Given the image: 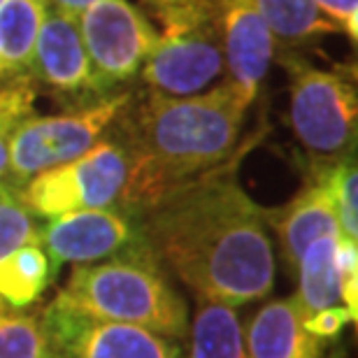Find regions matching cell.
<instances>
[{"mask_svg": "<svg viewBox=\"0 0 358 358\" xmlns=\"http://www.w3.org/2000/svg\"><path fill=\"white\" fill-rule=\"evenodd\" d=\"M238 163L235 154L135 217L161 266L196 296L233 307L268 298L277 272L266 207L240 186Z\"/></svg>", "mask_w": 358, "mask_h": 358, "instance_id": "6da1fadb", "label": "cell"}, {"mask_svg": "<svg viewBox=\"0 0 358 358\" xmlns=\"http://www.w3.org/2000/svg\"><path fill=\"white\" fill-rule=\"evenodd\" d=\"M249 105L228 80L193 96L149 91L135 105L128 100L117 117V140L128 154L119 210L138 217L170 191L231 161Z\"/></svg>", "mask_w": 358, "mask_h": 358, "instance_id": "7a4b0ae2", "label": "cell"}, {"mask_svg": "<svg viewBox=\"0 0 358 358\" xmlns=\"http://www.w3.org/2000/svg\"><path fill=\"white\" fill-rule=\"evenodd\" d=\"M54 303L91 319L147 328L175 342L189 333L184 298L149 247L91 266H75Z\"/></svg>", "mask_w": 358, "mask_h": 358, "instance_id": "3957f363", "label": "cell"}, {"mask_svg": "<svg viewBox=\"0 0 358 358\" xmlns=\"http://www.w3.org/2000/svg\"><path fill=\"white\" fill-rule=\"evenodd\" d=\"M159 38L140 70L142 82L166 96H193L224 70L219 0H140Z\"/></svg>", "mask_w": 358, "mask_h": 358, "instance_id": "277c9868", "label": "cell"}, {"mask_svg": "<svg viewBox=\"0 0 358 358\" xmlns=\"http://www.w3.org/2000/svg\"><path fill=\"white\" fill-rule=\"evenodd\" d=\"M279 63L289 75V121L312 159L335 161L356 154V68H319L286 52Z\"/></svg>", "mask_w": 358, "mask_h": 358, "instance_id": "5b68a950", "label": "cell"}, {"mask_svg": "<svg viewBox=\"0 0 358 358\" xmlns=\"http://www.w3.org/2000/svg\"><path fill=\"white\" fill-rule=\"evenodd\" d=\"M131 93H114L82 110L52 117H28L12 133L5 184L19 191L35 175L80 159L114 126Z\"/></svg>", "mask_w": 358, "mask_h": 358, "instance_id": "8992f818", "label": "cell"}, {"mask_svg": "<svg viewBox=\"0 0 358 358\" xmlns=\"http://www.w3.org/2000/svg\"><path fill=\"white\" fill-rule=\"evenodd\" d=\"M128 179V154L117 138L96 142L80 159L35 175L17 191L33 217L119 207Z\"/></svg>", "mask_w": 358, "mask_h": 358, "instance_id": "52a82bcc", "label": "cell"}, {"mask_svg": "<svg viewBox=\"0 0 358 358\" xmlns=\"http://www.w3.org/2000/svg\"><path fill=\"white\" fill-rule=\"evenodd\" d=\"M77 26L103 98L140 75L159 38L154 21L128 0H98L77 14Z\"/></svg>", "mask_w": 358, "mask_h": 358, "instance_id": "ba28073f", "label": "cell"}, {"mask_svg": "<svg viewBox=\"0 0 358 358\" xmlns=\"http://www.w3.org/2000/svg\"><path fill=\"white\" fill-rule=\"evenodd\" d=\"M56 358H186L175 340L147 328L91 319L52 303L40 317Z\"/></svg>", "mask_w": 358, "mask_h": 358, "instance_id": "9c48e42d", "label": "cell"}, {"mask_svg": "<svg viewBox=\"0 0 358 358\" xmlns=\"http://www.w3.org/2000/svg\"><path fill=\"white\" fill-rule=\"evenodd\" d=\"M40 247L52 263V272H56L66 263L91 266L138 252L147 247V242L133 214L119 207H103L75 210L47 219L40 231Z\"/></svg>", "mask_w": 358, "mask_h": 358, "instance_id": "30bf717a", "label": "cell"}, {"mask_svg": "<svg viewBox=\"0 0 358 358\" xmlns=\"http://www.w3.org/2000/svg\"><path fill=\"white\" fill-rule=\"evenodd\" d=\"M31 80L54 89L59 96L103 100L93 75L87 47L82 42L77 17L47 10L33 49Z\"/></svg>", "mask_w": 358, "mask_h": 358, "instance_id": "8fae6325", "label": "cell"}, {"mask_svg": "<svg viewBox=\"0 0 358 358\" xmlns=\"http://www.w3.org/2000/svg\"><path fill=\"white\" fill-rule=\"evenodd\" d=\"M219 17L228 82L254 103L275 56V38L256 0H219Z\"/></svg>", "mask_w": 358, "mask_h": 358, "instance_id": "7c38bea8", "label": "cell"}, {"mask_svg": "<svg viewBox=\"0 0 358 358\" xmlns=\"http://www.w3.org/2000/svg\"><path fill=\"white\" fill-rule=\"evenodd\" d=\"M268 228L277 233L279 247L289 266H296L303 252L319 238H342L335 203L319 161L310 156L307 166V182L298 196L279 210H266Z\"/></svg>", "mask_w": 358, "mask_h": 358, "instance_id": "4fadbf2b", "label": "cell"}, {"mask_svg": "<svg viewBox=\"0 0 358 358\" xmlns=\"http://www.w3.org/2000/svg\"><path fill=\"white\" fill-rule=\"evenodd\" d=\"M303 310L296 296L270 300L245 328L247 358H342L305 331Z\"/></svg>", "mask_w": 358, "mask_h": 358, "instance_id": "5bb4252c", "label": "cell"}, {"mask_svg": "<svg viewBox=\"0 0 358 358\" xmlns=\"http://www.w3.org/2000/svg\"><path fill=\"white\" fill-rule=\"evenodd\" d=\"M186 358H247L245 326L233 305L196 296Z\"/></svg>", "mask_w": 358, "mask_h": 358, "instance_id": "9a60e30c", "label": "cell"}, {"mask_svg": "<svg viewBox=\"0 0 358 358\" xmlns=\"http://www.w3.org/2000/svg\"><path fill=\"white\" fill-rule=\"evenodd\" d=\"M47 0H5L0 5V75L3 82L31 77L33 49Z\"/></svg>", "mask_w": 358, "mask_h": 358, "instance_id": "2e32d148", "label": "cell"}, {"mask_svg": "<svg viewBox=\"0 0 358 358\" xmlns=\"http://www.w3.org/2000/svg\"><path fill=\"white\" fill-rule=\"evenodd\" d=\"M338 240L319 238L305 249L298 259V293L296 300L303 310V317H312L326 307L338 305L340 279H338Z\"/></svg>", "mask_w": 358, "mask_h": 358, "instance_id": "e0dca14e", "label": "cell"}, {"mask_svg": "<svg viewBox=\"0 0 358 358\" xmlns=\"http://www.w3.org/2000/svg\"><path fill=\"white\" fill-rule=\"evenodd\" d=\"M52 263L38 245L21 247L0 259V300L12 310L38 303L52 284Z\"/></svg>", "mask_w": 358, "mask_h": 358, "instance_id": "ac0fdd59", "label": "cell"}, {"mask_svg": "<svg viewBox=\"0 0 358 358\" xmlns=\"http://www.w3.org/2000/svg\"><path fill=\"white\" fill-rule=\"evenodd\" d=\"M256 3L272 38L286 49L303 47L324 35L340 33L338 26L326 19L312 0H256Z\"/></svg>", "mask_w": 358, "mask_h": 358, "instance_id": "d6986e66", "label": "cell"}, {"mask_svg": "<svg viewBox=\"0 0 358 358\" xmlns=\"http://www.w3.org/2000/svg\"><path fill=\"white\" fill-rule=\"evenodd\" d=\"M321 175L331 189L335 214H338L340 235L347 240L358 242V170L356 154L342 156L335 161L317 159Z\"/></svg>", "mask_w": 358, "mask_h": 358, "instance_id": "ffe728a7", "label": "cell"}, {"mask_svg": "<svg viewBox=\"0 0 358 358\" xmlns=\"http://www.w3.org/2000/svg\"><path fill=\"white\" fill-rule=\"evenodd\" d=\"M0 358H52L38 314L12 310L0 300Z\"/></svg>", "mask_w": 358, "mask_h": 358, "instance_id": "44dd1931", "label": "cell"}, {"mask_svg": "<svg viewBox=\"0 0 358 358\" xmlns=\"http://www.w3.org/2000/svg\"><path fill=\"white\" fill-rule=\"evenodd\" d=\"M40 231L42 228L21 203L19 193L0 184V259L21 247H40Z\"/></svg>", "mask_w": 358, "mask_h": 358, "instance_id": "7402d4cb", "label": "cell"}, {"mask_svg": "<svg viewBox=\"0 0 358 358\" xmlns=\"http://www.w3.org/2000/svg\"><path fill=\"white\" fill-rule=\"evenodd\" d=\"M35 114V89L31 77L0 84V182L7 177V149L21 121Z\"/></svg>", "mask_w": 358, "mask_h": 358, "instance_id": "603a6c76", "label": "cell"}, {"mask_svg": "<svg viewBox=\"0 0 358 358\" xmlns=\"http://www.w3.org/2000/svg\"><path fill=\"white\" fill-rule=\"evenodd\" d=\"M338 279L340 300L358 319V242L340 238L338 240Z\"/></svg>", "mask_w": 358, "mask_h": 358, "instance_id": "cb8c5ba5", "label": "cell"}, {"mask_svg": "<svg viewBox=\"0 0 358 358\" xmlns=\"http://www.w3.org/2000/svg\"><path fill=\"white\" fill-rule=\"evenodd\" d=\"M349 324H356V317L347 310L345 305L342 307H338V305L326 307V310L312 314V317H307L303 321L307 333L314 335V338H319L321 342H328V345L338 342L342 338V333L347 331Z\"/></svg>", "mask_w": 358, "mask_h": 358, "instance_id": "d4e9b609", "label": "cell"}, {"mask_svg": "<svg viewBox=\"0 0 358 358\" xmlns=\"http://www.w3.org/2000/svg\"><path fill=\"white\" fill-rule=\"evenodd\" d=\"M317 10L338 26L340 33L358 38V0H312Z\"/></svg>", "mask_w": 358, "mask_h": 358, "instance_id": "484cf974", "label": "cell"}, {"mask_svg": "<svg viewBox=\"0 0 358 358\" xmlns=\"http://www.w3.org/2000/svg\"><path fill=\"white\" fill-rule=\"evenodd\" d=\"M93 3H98V0H47V5H52L54 10H59V12L70 14V17H77V14H82Z\"/></svg>", "mask_w": 358, "mask_h": 358, "instance_id": "4316f807", "label": "cell"}, {"mask_svg": "<svg viewBox=\"0 0 358 358\" xmlns=\"http://www.w3.org/2000/svg\"><path fill=\"white\" fill-rule=\"evenodd\" d=\"M0 84H3V75H0Z\"/></svg>", "mask_w": 358, "mask_h": 358, "instance_id": "83f0119b", "label": "cell"}, {"mask_svg": "<svg viewBox=\"0 0 358 358\" xmlns=\"http://www.w3.org/2000/svg\"><path fill=\"white\" fill-rule=\"evenodd\" d=\"M3 3H5V0H0V5H3Z\"/></svg>", "mask_w": 358, "mask_h": 358, "instance_id": "f1b7e54d", "label": "cell"}, {"mask_svg": "<svg viewBox=\"0 0 358 358\" xmlns=\"http://www.w3.org/2000/svg\"><path fill=\"white\" fill-rule=\"evenodd\" d=\"M52 358H56V356H54V354H52Z\"/></svg>", "mask_w": 358, "mask_h": 358, "instance_id": "f546056e", "label": "cell"}, {"mask_svg": "<svg viewBox=\"0 0 358 358\" xmlns=\"http://www.w3.org/2000/svg\"><path fill=\"white\" fill-rule=\"evenodd\" d=\"M0 184H3V182H0Z\"/></svg>", "mask_w": 358, "mask_h": 358, "instance_id": "4dcf8cb0", "label": "cell"}]
</instances>
